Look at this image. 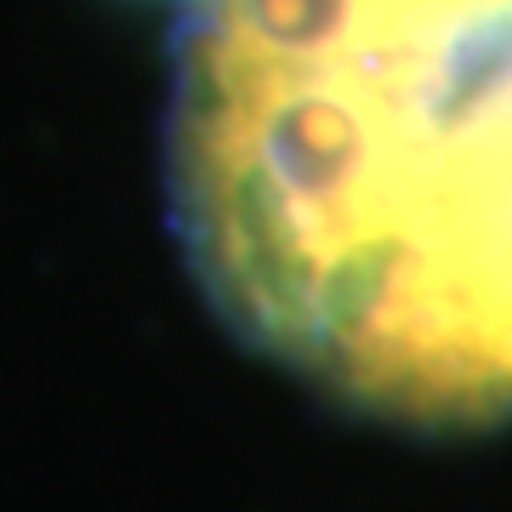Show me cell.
<instances>
[{
    "instance_id": "obj_1",
    "label": "cell",
    "mask_w": 512,
    "mask_h": 512,
    "mask_svg": "<svg viewBox=\"0 0 512 512\" xmlns=\"http://www.w3.org/2000/svg\"><path fill=\"white\" fill-rule=\"evenodd\" d=\"M171 194L262 359L416 433L512 421V0H177Z\"/></svg>"
}]
</instances>
